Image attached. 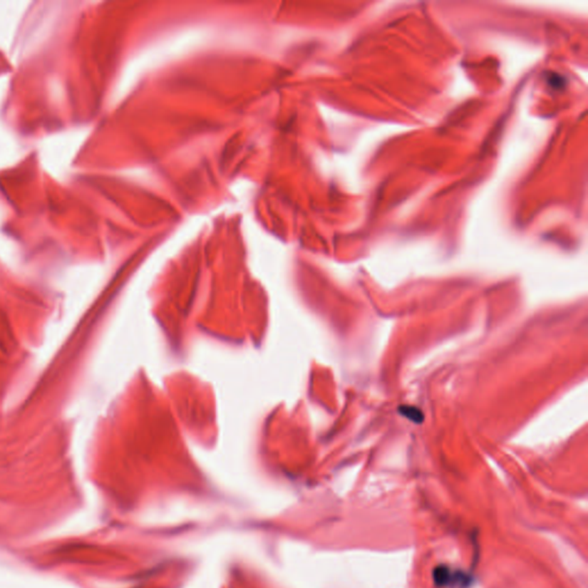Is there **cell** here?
<instances>
[{
    "label": "cell",
    "mask_w": 588,
    "mask_h": 588,
    "mask_svg": "<svg viewBox=\"0 0 588 588\" xmlns=\"http://www.w3.org/2000/svg\"><path fill=\"white\" fill-rule=\"evenodd\" d=\"M433 579L440 587H467L470 582L469 574L445 565L435 567L433 571Z\"/></svg>",
    "instance_id": "obj_1"
},
{
    "label": "cell",
    "mask_w": 588,
    "mask_h": 588,
    "mask_svg": "<svg viewBox=\"0 0 588 588\" xmlns=\"http://www.w3.org/2000/svg\"><path fill=\"white\" fill-rule=\"evenodd\" d=\"M400 413H401L403 416L408 417L409 420L414 421V422H422V413H421L418 409L414 408V407H408V406H405V407H401V408H400Z\"/></svg>",
    "instance_id": "obj_2"
}]
</instances>
